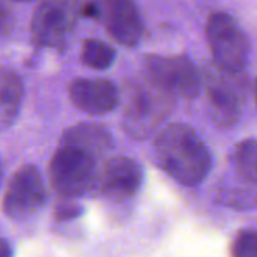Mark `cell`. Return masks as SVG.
Listing matches in <instances>:
<instances>
[{
  "mask_svg": "<svg viewBox=\"0 0 257 257\" xmlns=\"http://www.w3.org/2000/svg\"><path fill=\"white\" fill-rule=\"evenodd\" d=\"M154 146L160 167L182 185L200 184L211 170V154L205 142L194 128L185 123L163 126Z\"/></svg>",
  "mask_w": 257,
  "mask_h": 257,
  "instance_id": "cell-1",
  "label": "cell"
},
{
  "mask_svg": "<svg viewBox=\"0 0 257 257\" xmlns=\"http://www.w3.org/2000/svg\"><path fill=\"white\" fill-rule=\"evenodd\" d=\"M123 128L131 139L149 137L175 107V96L154 83L146 74L125 86Z\"/></svg>",
  "mask_w": 257,
  "mask_h": 257,
  "instance_id": "cell-2",
  "label": "cell"
},
{
  "mask_svg": "<svg viewBox=\"0 0 257 257\" xmlns=\"http://www.w3.org/2000/svg\"><path fill=\"white\" fill-rule=\"evenodd\" d=\"M205 33L215 65L227 72H242L248 63L250 42L236 20L226 12H214L208 17Z\"/></svg>",
  "mask_w": 257,
  "mask_h": 257,
  "instance_id": "cell-3",
  "label": "cell"
},
{
  "mask_svg": "<svg viewBox=\"0 0 257 257\" xmlns=\"http://www.w3.org/2000/svg\"><path fill=\"white\" fill-rule=\"evenodd\" d=\"M80 0H41L32 18V38L36 45L63 50L81 15Z\"/></svg>",
  "mask_w": 257,
  "mask_h": 257,
  "instance_id": "cell-4",
  "label": "cell"
},
{
  "mask_svg": "<svg viewBox=\"0 0 257 257\" xmlns=\"http://www.w3.org/2000/svg\"><path fill=\"white\" fill-rule=\"evenodd\" d=\"M96 179L95 157L68 145H60L50 163L53 188L65 197H78L87 193Z\"/></svg>",
  "mask_w": 257,
  "mask_h": 257,
  "instance_id": "cell-5",
  "label": "cell"
},
{
  "mask_svg": "<svg viewBox=\"0 0 257 257\" xmlns=\"http://www.w3.org/2000/svg\"><path fill=\"white\" fill-rule=\"evenodd\" d=\"M145 74L175 98L193 99L202 90V77L185 56H146Z\"/></svg>",
  "mask_w": 257,
  "mask_h": 257,
  "instance_id": "cell-6",
  "label": "cell"
},
{
  "mask_svg": "<svg viewBox=\"0 0 257 257\" xmlns=\"http://www.w3.org/2000/svg\"><path fill=\"white\" fill-rule=\"evenodd\" d=\"M205 90L212 120L220 126L235 125L242 110V84L236 74L215 65L205 75Z\"/></svg>",
  "mask_w": 257,
  "mask_h": 257,
  "instance_id": "cell-7",
  "label": "cell"
},
{
  "mask_svg": "<svg viewBox=\"0 0 257 257\" xmlns=\"http://www.w3.org/2000/svg\"><path fill=\"white\" fill-rule=\"evenodd\" d=\"M45 197V185L38 167L26 164L9 181L3 199V211L11 218L29 217L44 206Z\"/></svg>",
  "mask_w": 257,
  "mask_h": 257,
  "instance_id": "cell-8",
  "label": "cell"
},
{
  "mask_svg": "<svg viewBox=\"0 0 257 257\" xmlns=\"http://www.w3.org/2000/svg\"><path fill=\"white\" fill-rule=\"evenodd\" d=\"M71 102L89 114H105L113 111L120 95L117 87L105 78H75L68 86Z\"/></svg>",
  "mask_w": 257,
  "mask_h": 257,
  "instance_id": "cell-9",
  "label": "cell"
},
{
  "mask_svg": "<svg viewBox=\"0 0 257 257\" xmlns=\"http://www.w3.org/2000/svg\"><path fill=\"white\" fill-rule=\"evenodd\" d=\"M104 23L108 35L120 45L133 47L143 35V18L133 0H104Z\"/></svg>",
  "mask_w": 257,
  "mask_h": 257,
  "instance_id": "cell-10",
  "label": "cell"
},
{
  "mask_svg": "<svg viewBox=\"0 0 257 257\" xmlns=\"http://www.w3.org/2000/svg\"><path fill=\"white\" fill-rule=\"evenodd\" d=\"M99 181L104 194L116 200H125L139 191L143 182V170L136 160L117 157L105 164Z\"/></svg>",
  "mask_w": 257,
  "mask_h": 257,
  "instance_id": "cell-11",
  "label": "cell"
},
{
  "mask_svg": "<svg viewBox=\"0 0 257 257\" xmlns=\"http://www.w3.org/2000/svg\"><path fill=\"white\" fill-rule=\"evenodd\" d=\"M60 145L78 148L96 158L110 151V148L113 146V139L108 130L102 125L78 123L65 131Z\"/></svg>",
  "mask_w": 257,
  "mask_h": 257,
  "instance_id": "cell-12",
  "label": "cell"
},
{
  "mask_svg": "<svg viewBox=\"0 0 257 257\" xmlns=\"http://www.w3.org/2000/svg\"><path fill=\"white\" fill-rule=\"evenodd\" d=\"M23 81L17 72L11 69L2 71V125L8 128L12 125L20 113L23 102Z\"/></svg>",
  "mask_w": 257,
  "mask_h": 257,
  "instance_id": "cell-13",
  "label": "cell"
},
{
  "mask_svg": "<svg viewBox=\"0 0 257 257\" xmlns=\"http://www.w3.org/2000/svg\"><path fill=\"white\" fill-rule=\"evenodd\" d=\"M80 57H81V62L87 68L102 71L113 65L116 53H114L113 47H110L107 42H104L101 39L89 38L81 45Z\"/></svg>",
  "mask_w": 257,
  "mask_h": 257,
  "instance_id": "cell-14",
  "label": "cell"
},
{
  "mask_svg": "<svg viewBox=\"0 0 257 257\" xmlns=\"http://www.w3.org/2000/svg\"><path fill=\"white\" fill-rule=\"evenodd\" d=\"M233 163L238 173L257 185V142L245 140L239 143L233 154Z\"/></svg>",
  "mask_w": 257,
  "mask_h": 257,
  "instance_id": "cell-15",
  "label": "cell"
},
{
  "mask_svg": "<svg viewBox=\"0 0 257 257\" xmlns=\"http://www.w3.org/2000/svg\"><path fill=\"white\" fill-rule=\"evenodd\" d=\"M233 257H257V230H242L232 245Z\"/></svg>",
  "mask_w": 257,
  "mask_h": 257,
  "instance_id": "cell-16",
  "label": "cell"
},
{
  "mask_svg": "<svg viewBox=\"0 0 257 257\" xmlns=\"http://www.w3.org/2000/svg\"><path fill=\"white\" fill-rule=\"evenodd\" d=\"M80 214V208L78 206H74L72 203L69 205H60L57 209H56V217L59 220H66V218H74Z\"/></svg>",
  "mask_w": 257,
  "mask_h": 257,
  "instance_id": "cell-17",
  "label": "cell"
},
{
  "mask_svg": "<svg viewBox=\"0 0 257 257\" xmlns=\"http://www.w3.org/2000/svg\"><path fill=\"white\" fill-rule=\"evenodd\" d=\"M2 257H9V248H8L6 242L3 244V254H2Z\"/></svg>",
  "mask_w": 257,
  "mask_h": 257,
  "instance_id": "cell-18",
  "label": "cell"
},
{
  "mask_svg": "<svg viewBox=\"0 0 257 257\" xmlns=\"http://www.w3.org/2000/svg\"><path fill=\"white\" fill-rule=\"evenodd\" d=\"M254 101H256V105H257V80H256V84H254Z\"/></svg>",
  "mask_w": 257,
  "mask_h": 257,
  "instance_id": "cell-19",
  "label": "cell"
},
{
  "mask_svg": "<svg viewBox=\"0 0 257 257\" xmlns=\"http://www.w3.org/2000/svg\"><path fill=\"white\" fill-rule=\"evenodd\" d=\"M14 2H30V0H14Z\"/></svg>",
  "mask_w": 257,
  "mask_h": 257,
  "instance_id": "cell-20",
  "label": "cell"
}]
</instances>
